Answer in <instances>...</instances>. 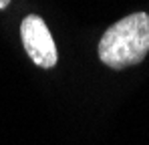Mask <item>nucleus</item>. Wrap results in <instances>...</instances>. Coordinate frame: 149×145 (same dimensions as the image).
Here are the masks:
<instances>
[{
  "label": "nucleus",
  "mask_w": 149,
  "mask_h": 145,
  "mask_svg": "<svg viewBox=\"0 0 149 145\" xmlns=\"http://www.w3.org/2000/svg\"><path fill=\"white\" fill-rule=\"evenodd\" d=\"M149 52V14L133 12L109 26L99 40V59L109 69L121 71L143 63Z\"/></svg>",
  "instance_id": "nucleus-1"
},
{
  "label": "nucleus",
  "mask_w": 149,
  "mask_h": 145,
  "mask_svg": "<svg viewBox=\"0 0 149 145\" xmlns=\"http://www.w3.org/2000/svg\"><path fill=\"white\" fill-rule=\"evenodd\" d=\"M20 36H22V45H24L26 54L32 59V63L36 67L52 69L56 65L58 54H56L52 34H50L47 22L38 14H28L22 20Z\"/></svg>",
  "instance_id": "nucleus-2"
},
{
  "label": "nucleus",
  "mask_w": 149,
  "mask_h": 145,
  "mask_svg": "<svg viewBox=\"0 0 149 145\" xmlns=\"http://www.w3.org/2000/svg\"><path fill=\"white\" fill-rule=\"evenodd\" d=\"M8 4H10V0H0V10H4Z\"/></svg>",
  "instance_id": "nucleus-3"
}]
</instances>
